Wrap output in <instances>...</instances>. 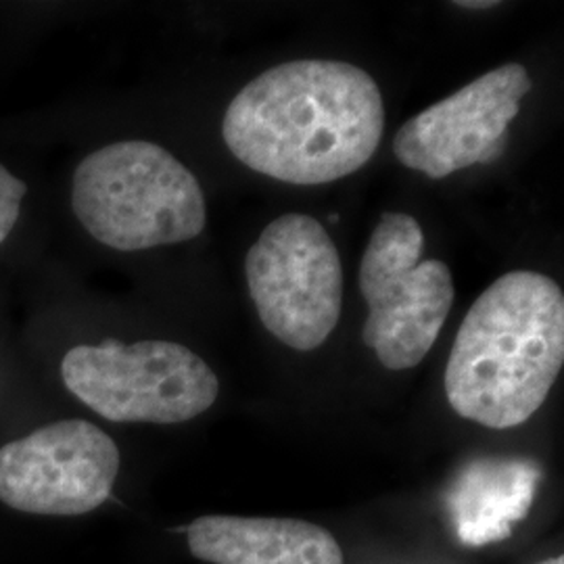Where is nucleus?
Here are the masks:
<instances>
[{
	"instance_id": "1",
	"label": "nucleus",
	"mask_w": 564,
	"mask_h": 564,
	"mask_svg": "<svg viewBox=\"0 0 564 564\" xmlns=\"http://www.w3.org/2000/svg\"><path fill=\"white\" fill-rule=\"evenodd\" d=\"M383 132L379 84L345 61L281 63L241 88L223 120L224 142L242 165L300 186L358 172Z\"/></svg>"
},
{
	"instance_id": "2",
	"label": "nucleus",
	"mask_w": 564,
	"mask_h": 564,
	"mask_svg": "<svg viewBox=\"0 0 564 564\" xmlns=\"http://www.w3.org/2000/svg\"><path fill=\"white\" fill-rule=\"evenodd\" d=\"M564 364V295L550 276L508 272L464 316L445 368L458 416L487 429L527 423Z\"/></svg>"
},
{
	"instance_id": "3",
	"label": "nucleus",
	"mask_w": 564,
	"mask_h": 564,
	"mask_svg": "<svg viewBox=\"0 0 564 564\" xmlns=\"http://www.w3.org/2000/svg\"><path fill=\"white\" fill-rule=\"evenodd\" d=\"M72 209L95 241L118 251L193 241L207 223L195 174L149 141L113 142L84 158Z\"/></svg>"
},
{
	"instance_id": "4",
	"label": "nucleus",
	"mask_w": 564,
	"mask_h": 564,
	"mask_svg": "<svg viewBox=\"0 0 564 564\" xmlns=\"http://www.w3.org/2000/svg\"><path fill=\"white\" fill-rule=\"evenodd\" d=\"M421 224L402 212L381 216L364 251L360 291L368 303L362 339L389 370L423 362L437 341L454 297L452 272L423 260Z\"/></svg>"
},
{
	"instance_id": "5",
	"label": "nucleus",
	"mask_w": 564,
	"mask_h": 564,
	"mask_svg": "<svg viewBox=\"0 0 564 564\" xmlns=\"http://www.w3.org/2000/svg\"><path fill=\"white\" fill-rule=\"evenodd\" d=\"M65 387L111 423L178 424L207 412L220 381L188 347L172 341L78 345L61 362Z\"/></svg>"
},
{
	"instance_id": "6",
	"label": "nucleus",
	"mask_w": 564,
	"mask_h": 564,
	"mask_svg": "<svg viewBox=\"0 0 564 564\" xmlns=\"http://www.w3.org/2000/svg\"><path fill=\"white\" fill-rule=\"evenodd\" d=\"M245 274L263 326L297 351L321 347L341 316L337 245L318 220L284 214L251 245Z\"/></svg>"
},
{
	"instance_id": "7",
	"label": "nucleus",
	"mask_w": 564,
	"mask_h": 564,
	"mask_svg": "<svg viewBox=\"0 0 564 564\" xmlns=\"http://www.w3.org/2000/svg\"><path fill=\"white\" fill-rule=\"evenodd\" d=\"M116 442L88 421L46 424L0 447V502L30 514L78 517L111 496Z\"/></svg>"
},
{
	"instance_id": "8",
	"label": "nucleus",
	"mask_w": 564,
	"mask_h": 564,
	"mask_svg": "<svg viewBox=\"0 0 564 564\" xmlns=\"http://www.w3.org/2000/svg\"><path fill=\"white\" fill-rule=\"evenodd\" d=\"M529 90L524 65L506 63L405 121L393 153L405 167L435 181L475 163L496 162Z\"/></svg>"
},
{
	"instance_id": "9",
	"label": "nucleus",
	"mask_w": 564,
	"mask_h": 564,
	"mask_svg": "<svg viewBox=\"0 0 564 564\" xmlns=\"http://www.w3.org/2000/svg\"><path fill=\"white\" fill-rule=\"evenodd\" d=\"M188 550L212 564H343L339 542L318 524L295 519L209 514L186 529Z\"/></svg>"
},
{
	"instance_id": "10",
	"label": "nucleus",
	"mask_w": 564,
	"mask_h": 564,
	"mask_svg": "<svg viewBox=\"0 0 564 564\" xmlns=\"http://www.w3.org/2000/svg\"><path fill=\"white\" fill-rule=\"evenodd\" d=\"M542 470L524 458H479L466 464L447 494L456 535L464 545L510 538L535 500Z\"/></svg>"
},
{
	"instance_id": "11",
	"label": "nucleus",
	"mask_w": 564,
	"mask_h": 564,
	"mask_svg": "<svg viewBox=\"0 0 564 564\" xmlns=\"http://www.w3.org/2000/svg\"><path fill=\"white\" fill-rule=\"evenodd\" d=\"M25 193L28 184L0 163V242L7 241L20 220L21 199Z\"/></svg>"
},
{
	"instance_id": "12",
	"label": "nucleus",
	"mask_w": 564,
	"mask_h": 564,
	"mask_svg": "<svg viewBox=\"0 0 564 564\" xmlns=\"http://www.w3.org/2000/svg\"><path fill=\"white\" fill-rule=\"evenodd\" d=\"M458 7H464V9H491V7H496V2H456Z\"/></svg>"
},
{
	"instance_id": "13",
	"label": "nucleus",
	"mask_w": 564,
	"mask_h": 564,
	"mask_svg": "<svg viewBox=\"0 0 564 564\" xmlns=\"http://www.w3.org/2000/svg\"><path fill=\"white\" fill-rule=\"evenodd\" d=\"M540 564H564L563 556H558V558H550V561H545V563Z\"/></svg>"
}]
</instances>
